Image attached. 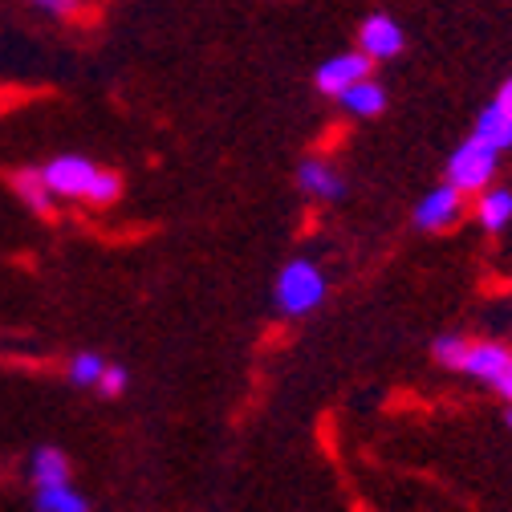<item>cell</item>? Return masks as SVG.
<instances>
[{
    "label": "cell",
    "instance_id": "6",
    "mask_svg": "<svg viewBox=\"0 0 512 512\" xmlns=\"http://www.w3.org/2000/svg\"><path fill=\"white\" fill-rule=\"evenodd\" d=\"M464 212V196L452 187V183H443V187H431L427 196L415 204V224L423 232H447Z\"/></svg>",
    "mask_w": 512,
    "mask_h": 512
},
{
    "label": "cell",
    "instance_id": "13",
    "mask_svg": "<svg viewBox=\"0 0 512 512\" xmlns=\"http://www.w3.org/2000/svg\"><path fill=\"white\" fill-rule=\"evenodd\" d=\"M33 504H37V512H90V500H86L78 488H70V480H66V484H45V488H37Z\"/></svg>",
    "mask_w": 512,
    "mask_h": 512
},
{
    "label": "cell",
    "instance_id": "1",
    "mask_svg": "<svg viewBox=\"0 0 512 512\" xmlns=\"http://www.w3.org/2000/svg\"><path fill=\"white\" fill-rule=\"evenodd\" d=\"M45 187L53 191V200H86V204H114L122 196V179L86 159V155H57L41 167Z\"/></svg>",
    "mask_w": 512,
    "mask_h": 512
},
{
    "label": "cell",
    "instance_id": "15",
    "mask_svg": "<svg viewBox=\"0 0 512 512\" xmlns=\"http://www.w3.org/2000/svg\"><path fill=\"white\" fill-rule=\"evenodd\" d=\"M102 354H94V350H82V354H74L70 358V366H66V374H70V382L74 387H94L98 382V374H102Z\"/></svg>",
    "mask_w": 512,
    "mask_h": 512
},
{
    "label": "cell",
    "instance_id": "10",
    "mask_svg": "<svg viewBox=\"0 0 512 512\" xmlns=\"http://www.w3.org/2000/svg\"><path fill=\"white\" fill-rule=\"evenodd\" d=\"M338 102H342V110L354 114V118H374V114L387 110V90H382L374 78H362V82H354L350 90H342Z\"/></svg>",
    "mask_w": 512,
    "mask_h": 512
},
{
    "label": "cell",
    "instance_id": "3",
    "mask_svg": "<svg viewBox=\"0 0 512 512\" xmlns=\"http://www.w3.org/2000/svg\"><path fill=\"white\" fill-rule=\"evenodd\" d=\"M322 297H326V277L317 265L293 261L277 273V309L281 313H289V317L309 313V309L322 305Z\"/></svg>",
    "mask_w": 512,
    "mask_h": 512
},
{
    "label": "cell",
    "instance_id": "8",
    "mask_svg": "<svg viewBox=\"0 0 512 512\" xmlns=\"http://www.w3.org/2000/svg\"><path fill=\"white\" fill-rule=\"evenodd\" d=\"M297 187L313 200H338L346 191V179L326 163V159H305L297 167Z\"/></svg>",
    "mask_w": 512,
    "mask_h": 512
},
{
    "label": "cell",
    "instance_id": "21",
    "mask_svg": "<svg viewBox=\"0 0 512 512\" xmlns=\"http://www.w3.org/2000/svg\"><path fill=\"white\" fill-rule=\"evenodd\" d=\"M508 374H512V362H508Z\"/></svg>",
    "mask_w": 512,
    "mask_h": 512
},
{
    "label": "cell",
    "instance_id": "17",
    "mask_svg": "<svg viewBox=\"0 0 512 512\" xmlns=\"http://www.w3.org/2000/svg\"><path fill=\"white\" fill-rule=\"evenodd\" d=\"M464 346H468V338H460V334H447V338H435V358L443 362V366H460V354H464Z\"/></svg>",
    "mask_w": 512,
    "mask_h": 512
},
{
    "label": "cell",
    "instance_id": "11",
    "mask_svg": "<svg viewBox=\"0 0 512 512\" xmlns=\"http://www.w3.org/2000/svg\"><path fill=\"white\" fill-rule=\"evenodd\" d=\"M476 220L484 232H504L512 224V191L508 187H484L476 200Z\"/></svg>",
    "mask_w": 512,
    "mask_h": 512
},
{
    "label": "cell",
    "instance_id": "4",
    "mask_svg": "<svg viewBox=\"0 0 512 512\" xmlns=\"http://www.w3.org/2000/svg\"><path fill=\"white\" fill-rule=\"evenodd\" d=\"M370 66H374V61H370L362 49H346V53H334V57H326L322 66H317V74H313V86L322 90L326 98H338V94H342V90H350L354 82L370 78Z\"/></svg>",
    "mask_w": 512,
    "mask_h": 512
},
{
    "label": "cell",
    "instance_id": "16",
    "mask_svg": "<svg viewBox=\"0 0 512 512\" xmlns=\"http://www.w3.org/2000/svg\"><path fill=\"white\" fill-rule=\"evenodd\" d=\"M94 391H102L106 399H118L122 391H126V366H102V374H98V382H94Z\"/></svg>",
    "mask_w": 512,
    "mask_h": 512
},
{
    "label": "cell",
    "instance_id": "9",
    "mask_svg": "<svg viewBox=\"0 0 512 512\" xmlns=\"http://www.w3.org/2000/svg\"><path fill=\"white\" fill-rule=\"evenodd\" d=\"M29 480H33V488L66 484V480H70V460H66V452H61V447H53V443L33 447V456H29Z\"/></svg>",
    "mask_w": 512,
    "mask_h": 512
},
{
    "label": "cell",
    "instance_id": "7",
    "mask_svg": "<svg viewBox=\"0 0 512 512\" xmlns=\"http://www.w3.org/2000/svg\"><path fill=\"white\" fill-rule=\"evenodd\" d=\"M508 362H512V350H504L500 342H468L456 370H464L480 382H496L508 370Z\"/></svg>",
    "mask_w": 512,
    "mask_h": 512
},
{
    "label": "cell",
    "instance_id": "5",
    "mask_svg": "<svg viewBox=\"0 0 512 512\" xmlns=\"http://www.w3.org/2000/svg\"><path fill=\"white\" fill-rule=\"evenodd\" d=\"M358 49L370 61H391V57H399L407 49V33L391 13H370L358 25Z\"/></svg>",
    "mask_w": 512,
    "mask_h": 512
},
{
    "label": "cell",
    "instance_id": "12",
    "mask_svg": "<svg viewBox=\"0 0 512 512\" xmlns=\"http://www.w3.org/2000/svg\"><path fill=\"white\" fill-rule=\"evenodd\" d=\"M13 187H17V196H21V204L33 212V216H53V191L45 187V179H41V171H17L13 175Z\"/></svg>",
    "mask_w": 512,
    "mask_h": 512
},
{
    "label": "cell",
    "instance_id": "14",
    "mask_svg": "<svg viewBox=\"0 0 512 512\" xmlns=\"http://www.w3.org/2000/svg\"><path fill=\"white\" fill-rule=\"evenodd\" d=\"M476 139H484L488 147H496L500 155L504 151H512V118H504L500 114V106L492 102V106H484L480 110V118H476V131H472Z\"/></svg>",
    "mask_w": 512,
    "mask_h": 512
},
{
    "label": "cell",
    "instance_id": "18",
    "mask_svg": "<svg viewBox=\"0 0 512 512\" xmlns=\"http://www.w3.org/2000/svg\"><path fill=\"white\" fill-rule=\"evenodd\" d=\"M25 5H33L45 17H74L82 9V0H25Z\"/></svg>",
    "mask_w": 512,
    "mask_h": 512
},
{
    "label": "cell",
    "instance_id": "2",
    "mask_svg": "<svg viewBox=\"0 0 512 512\" xmlns=\"http://www.w3.org/2000/svg\"><path fill=\"white\" fill-rule=\"evenodd\" d=\"M496 167H500V151L488 147L484 139L468 135V139L456 147V155L447 159V183H452L460 196H472V191L480 196L484 187H492Z\"/></svg>",
    "mask_w": 512,
    "mask_h": 512
},
{
    "label": "cell",
    "instance_id": "20",
    "mask_svg": "<svg viewBox=\"0 0 512 512\" xmlns=\"http://www.w3.org/2000/svg\"><path fill=\"white\" fill-rule=\"evenodd\" d=\"M508 431H512V407H508Z\"/></svg>",
    "mask_w": 512,
    "mask_h": 512
},
{
    "label": "cell",
    "instance_id": "19",
    "mask_svg": "<svg viewBox=\"0 0 512 512\" xmlns=\"http://www.w3.org/2000/svg\"><path fill=\"white\" fill-rule=\"evenodd\" d=\"M496 106H500V114H504V118H512V78L500 86V94H496Z\"/></svg>",
    "mask_w": 512,
    "mask_h": 512
}]
</instances>
